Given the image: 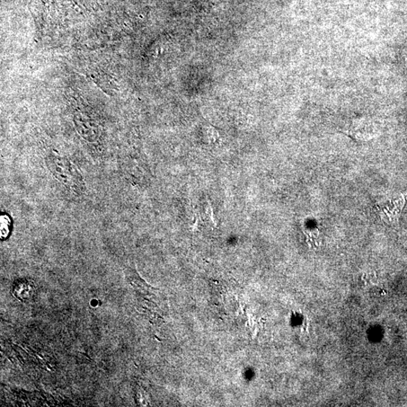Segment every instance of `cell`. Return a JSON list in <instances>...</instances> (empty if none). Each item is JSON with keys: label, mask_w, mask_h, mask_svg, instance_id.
I'll list each match as a JSON object with an SVG mask.
<instances>
[{"label": "cell", "mask_w": 407, "mask_h": 407, "mask_svg": "<svg viewBox=\"0 0 407 407\" xmlns=\"http://www.w3.org/2000/svg\"><path fill=\"white\" fill-rule=\"evenodd\" d=\"M404 204L405 199L403 198L395 201L392 205L388 206L382 210V217L388 222L394 223V221L398 220V217H399Z\"/></svg>", "instance_id": "cell-3"}, {"label": "cell", "mask_w": 407, "mask_h": 407, "mask_svg": "<svg viewBox=\"0 0 407 407\" xmlns=\"http://www.w3.org/2000/svg\"><path fill=\"white\" fill-rule=\"evenodd\" d=\"M74 122L78 132L88 142L95 143L99 140L100 132L99 125L87 114H75Z\"/></svg>", "instance_id": "cell-2"}, {"label": "cell", "mask_w": 407, "mask_h": 407, "mask_svg": "<svg viewBox=\"0 0 407 407\" xmlns=\"http://www.w3.org/2000/svg\"><path fill=\"white\" fill-rule=\"evenodd\" d=\"M46 165L51 174L62 185L77 197L83 196L85 183L77 166L58 153L51 152L46 157Z\"/></svg>", "instance_id": "cell-1"}]
</instances>
